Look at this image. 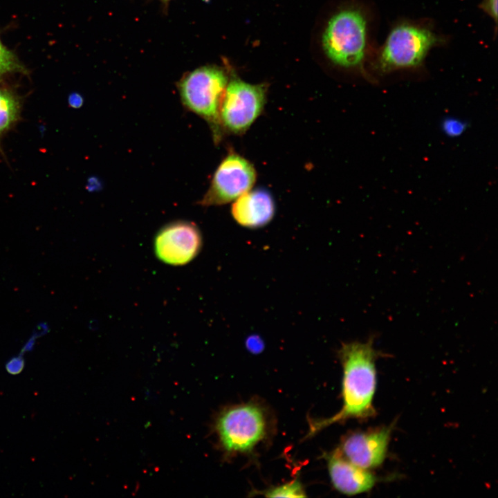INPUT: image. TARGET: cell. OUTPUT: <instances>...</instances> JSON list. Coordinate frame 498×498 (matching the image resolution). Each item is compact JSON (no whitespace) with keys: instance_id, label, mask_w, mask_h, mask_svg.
Returning <instances> with one entry per match:
<instances>
[{"instance_id":"cell-9","label":"cell","mask_w":498,"mask_h":498,"mask_svg":"<svg viewBox=\"0 0 498 498\" xmlns=\"http://www.w3.org/2000/svg\"><path fill=\"white\" fill-rule=\"evenodd\" d=\"M395 423L345 436L335 451L346 460L362 468L380 467L387 456Z\"/></svg>"},{"instance_id":"cell-14","label":"cell","mask_w":498,"mask_h":498,"mask_svg":"<svg viewBox=\"0 0 498 498\" xmlns=\"http://www.w3.org/2000/svg\"><path fill=\"white\" fill-rule=\"evenodd\" d=\"M267 497H306L302 486L298 481H293L280 486L271 488L264 492Z\"/></svg>"},{"instance_id":"cell-20","label":"cell","mask_w":498,"mask_h":498,"mask_svg":"<svg viewBox=\"0 0 498 498\" xmlns=\"http://www.w3.org/2000/svg\"><path fill=\"white\" fill-rule=\"evenodd\" d=\"M70 104L77 107L82 102V98L77 94H72L69 98Z\"/></svg>"},{"instance_id":"cell-2","label":"cell","mask_w":498,"mask_h":498,"mask_svg":"<svg viewBox=\"0 0 498 498\" xmlns=\"http://www.w3.org/2000/svg\"><path fill=\"white\" fill-rule=\"evenodd\" d=\"M342 366V407L333 416L313 421L310 433L350 418L365 420L376 415L374 399L377 387L376 360L383 353L374 346V338L366 342L344 343L338 352Z\"/></svg>"},{"instance_id":"cell-17","label":"cell","mask_w":498,"mask_h":498,"mask_svg":"<svg viewBox=\"0 0 498 498\" xmlns=\"http://www.w3.org/2000/svg\"><path fill=\"white\" fill-rule=\"evenodd\" d=\"M479 8L490 17L495 24L497 23V0H482Z\"/></svg>"},{"instance_id":"cell-7","label":"cell","mask_w":498,"mask_h":498,"mask_svg":"<svg viewBox=\"0 0 498 498\" xmlns=\"http://www.w3.org/2000/svg\"><path fill=\"white\" fill-rule=\"evenodd\" d=\"M256 180L254 165L243 156L231 151L218 165L199 204L221 205L234 201L251 190Z\"/></svg>"},{"instance_id":"cell-1","label":"cell","mask_w":498,"mask_h":498,"mask_svg":"<svg viewBox=\"0 0 498 498\" xmlns=\"http://www.w3.org/2000/svg\"><path fill=\"white\" fill-rule=\"evenodd\" d=\"M374 15L360 2L341 6L328 19L321 45L329 62L338 68L357 74L371 83L377 81L369 72L375 52Z\"/></svg>"},{"instance_id":"cell-5","label":"cell","mask_w":498,"mask_h":498,"mask_svg":"<svg viewBox=\"0 0 498 498\" xmlns=\"http://www.w3.org/2000/svg\"><path fill=\"white\" fill-rule=\"evenodd\" d=\"M267 93L266 84H250L237 77L229 79L220 108L223 132L244 134L262 113Z\"/></svg>"},{"instance_id":"cell-18","label":"cell","mask_w":498,"mask_h":498,"mask_svg":"<svg viewBox=\"0 0 498 498\" xmlns=\"http://www.w3.org/2000/svg\"><path fill=\"white\" fill-rule=\"evenodd\" d=\"M49 331V326L45 322L38 324L34 329L33 335L37 339L44 335Z\"/></svg>"},{"instance_id":"cell-3","label":"cell","mask_w":498,"mask_h":498,"mask_svg":"<svg viewBox=\"0 0 498 498\" xmlns=\"http://www.w3.org/2000/svg\"><path fill=\"white\" fill-rule=\"evenodd\" d=\"M445 38L426 20L402 19L394 24L384 42L376 48L369 72L385 76L400 71H414L424 66L430 52ZM376 80V79H375Z\"/></svg>"},{"instance_id":"cell-11","label":"cell","mask_w":498,"mask_h":498,"mask_svg":"<svg viewBox=\"0 0 498 498\" xmlns=\"http://www.w3.org/2000/svg\"><path fill=\"white\" fill-rule=\"evenodd\" d=\"M275 212L274 199L264 188L250 190L233 201L231 213L241 225L256 228L266 225L273 218Z\"/></svg>"},{"instance_id":"cell-15","label":"cell","mask_w":498,"mask_h":498,"mask_svg":"<svg viewBox=\"0 0 498 498\" xmlns=\"http://www.w3.org/2000/svg\"><path fill=\"white\" fill-rule=\"evenodd\" d=\"M468 123L465 120L455 117H447L441 123V129L444 134L450 138H456L462 135Z\"/></svg>"},{"instance_id":"cell-8","label":"cell","mask_w":498,"mask_h":498,"mask_svg":"<svg viewBox=\"0 0 498 498\" xmlns=\"http://www.w3.org/2000/svg\"><path fill=\"white\" fill-rule=\"evenodd\" d=\"M202 245L199 228L194 223L186 221L167 223L157 232L154 242L157 258L171 266L190 263L199 255Z\"/></svg>"},{"instance_id":"cell-13","label":"cell","mask_w":498,"mask_h":498,"mask_svg":"<svg viewBox=\"0 0 498 498\" xmlns=\"http://www.w3.org/2000/svg\"><path fill=\"white\" fill-rule=\"evenodd\" d=\"M12 73H26L27 70L0 40V77Z\"/></svg>"},{"instance_id":"cell-4","label":"cell","mask_w":498,"mask_h":498,"mask_svg":"<svg viewBox=\"0 0 498 498\" xmlns=\"http://www.w3.org/2000/svg\"><path fill=\"white\" fill-rule=\"evenodd\" d=\"M228 80L223 68L208 65L189 72L178 84L183 104L209 124L216 143L220 142L224 133L220 108Z\"/></svg>"},{"instance_id":"cell-21","label":"cell","mask_w":498,"mask_h":498,"mask_svg":"<svg viewBox=\"0 0 498 498\" xmlns=\"http://www.w3.org/2000/svg\"><path fill=\"white\" fill-rule=\"evenodd\" d=\"M160 1H164V2H167V1H169V0H160Z\"/></svg>"},{"instance_id":"cell-6","label":"cell","mask_w":498,"mask_h":498,"mask_svg":"<svg viewBox=\"0 0 498 498\" xmlns=\"http://www.w3.org/2000/svg\"><path fill=\"white\" fill-rule=\"evenodd\" d=\"M216 429L221 445L227 452H246L264 436L266 418L257 405H237L220 414Z\"/></svg>"},{"instance_id":"cell-12","label":"cell","mask_w":498,"mask_h":498,"mask_svg":"<svg viewBox=\"0 0 498 498\" xmlns=\"http://www.w3.org/2000/svg\"><path fill=\"white\" fill-rule=\"evenodd\" d=\"M20 111L17 96L10 90L0 88V138L17 122Z\"/></svg>"},{"instance_id":"cell-10","label":"cell","mask_w":498,"mask_h":498,"mask_svg":"<svg viewBox=\"0 0 498 498\" xmlns=\"http://www.w3.org/2000/svg\"><path fill=\"white\" fill-rule=\"evenodd\" d=\"M327 465L333 487L347 495H356L371 491L387 478L376 474L371 470L354 465L335 450L328 456Z\"/></svg>"},{"instance_id":"cell-19","label":"cell","mask_w":498,"mask_h":498,"mask_svg":"<svg viewBox=\"0 0 498 498\" xmlns=\"http://www.w3.org/2000/svg\"><path fill=\"white\" fill-rule=\"evenodd\" d=\"M247 344L248 348L255 353L259 352L260 349H261V344L260 343V341L257 338L249 339Z\"/></svg>"},{"instance_id":"cell-16","label":"cell","mask_w":498,"mask_h":498,"mask_svg":"<svg viewBox=\"0 0 498 498\" xmlns=\"http://www.w3.org/2000/svg\"><path fill=\"white\" fill-rule=\"evenodd\" d=\"M25 366V361L23 355L19 354L10 358L6 364V371L11 375L20 374Z\"/></svg>"}]
</instances>
